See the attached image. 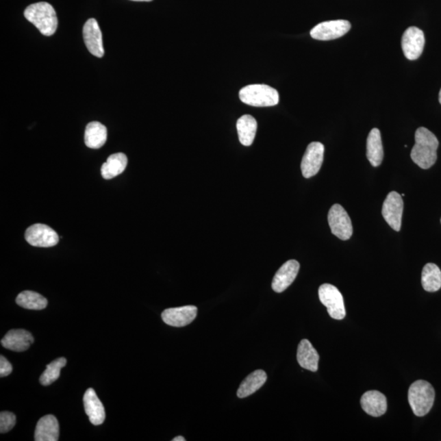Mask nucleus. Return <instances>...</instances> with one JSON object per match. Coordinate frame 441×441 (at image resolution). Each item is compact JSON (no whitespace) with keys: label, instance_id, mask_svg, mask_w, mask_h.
Wrapping results in <instances>:
<instances>
[{"label":"nucleus","instance_id":"nucleus-1","mask_svg":"<svg viewBox=\"0 0 441 441\" xmlns=\"http://www.w3.org/2000/svg\"><path fill=\"white\" fill-rule=\"evenodd\" d=\"M439 141L434 134L424 127L415 133V145L411 151V159L423 169L433 166L438 160Z\"/></svg>","mask_w":441,"mask_h":441},{"label":"nucleus","instance_id":"nucleus-2","mask_svg":"<svg viewBox=\"0 0 441 441\" xmlns=\"http://www.w3.org/2000/svg\"><path fill=\"white\" fill-rule=\"evenodd\" d=\"M25 18L39 29L42 35L52 36L58 29L56 11L50 3L39 2L25 8Z\"/></svg>","mask_w":441,"mask_h":441},{"label":"nucleus","instance_id":"nucleus-3","mask_svg":"<svg viewBox=\"0 0 441 441\" xmlns=\"http://www.w3.org/2000/svg\"><path fill=\"white\" fill-rule=\"evenodd\" d=\"M408 400L411 409L416 416H425L433 406L435 390L428 381L418 380L410 386Z\"/></svg>","mask_w":441,"mask_h":441},{"label":"nucleus","instance_id":"nucleus-4","mask_svg":"<svg viewBox=\"0 0 441 441\" xmlns=\"http://www.w3.org/2000/svg\"><path fill=\"white\" fill-rule=\"evenodd\" d=\"M243 103L255 108L274 107L279 103L277 90L266 84H251L244 87L239 92Z\"/></svg>","mask_w":441,"mask_h":441},{"label":"nucleus","instance_id":"nucleus-5","mask_svg":"<svg viewBox=\"0 0 441 441\" xmlns=\"http://www.w3.org/2000/svg\"><path fill=\"white\" fill-rule=\"evenodd\" d=\"M319 298L322 304L327 307L329 315L334 320H341L346 316L344 299L338 288L324 284L319 288Z\"/></svg>","mask_w":441,"mask_h":441},{"label":"nucleus","instance_id":"nucleus-6","mask_svg":"<svg viewBox=\"0 0 441 441\" xmlns=\"http://www.w3.org/2000/svg\"><path fill=\"white\" fill-rule=\"evenodd\" d=\"M328 222L331 231L342 240H349L353 234V223L344 207L335 203L330 207Z\"/></svg>","mask_w":441,"mask_h":441},{"label":"nucleus","instance_id":"nucleus-7","mask_svg":"<svg viewBox=\"0 0 441 441\" xmlns=\"http://www.w3.org/2000/svg\"><path fill=\"white\" fill-rule=\"evenodd\" d=\"M27 243L35 247H53L59 242L58 233L45 224L37 223L28 227L25 233Z\"/></svg>","mask_w":441,"mask_h":441},{"label":"nucleus","instance_id":"nucleus-8","mask_svg":"<svg viewBox=\"0 0 441 441\" xmlns=\"http://www.w3.org/2000/svg\"><path fill=\"white\" fill-rule=\"evenodd\" d=\"M349 21L335 20L321 23L312 29L311 36L317 40H333L346 35L351 29Z\"/></svg>","mask_w":441,"mask_h":441},{"label":"nucleus","instance_id":"nucleus-9","mask_svg":"<svg viewBox=\"0 0 441 441\" xmlns=\"http://www.w3.org/2000/svg\"><path fill=\"white\" fill-rule=\"evenodd\" d=\"M424 46H425V36L422 29L411 27L403 34L402 50L405 58L409 60H417L423 52Z\"/></svg>","mask_w":441,"mask_h":441},{"label":"nucleus","instance_id":"nucleus-10","mask_svg":"<svg viewBox=\"0 0 441 441\" xmlns=\"http://www.w3.org/2000/svg\"><path fill=\"white\" fill-rule=\"evenodd\" d=\"M403 210L404 202L401 194L396 192H390L384 201L381 214L394 231H401Z\"/></svg>","mask_w":441,"mask_h":441},{"label":"nucleus","instance_id":"nucleus-11","mask_svg":"<svg viewBox=\"0 0 441 441\" xmlns=\"http://www.w3.org/2000/svg\"><path fill=\"white\" fill-rule=\"evenodd\" d=\"M325 146L318 142L310 143L303 155L301 169L304 177L310 178L317 175L324 161Z\"/></svg>","mask_w":441,"mask_h":441},{"label":"nucleus","instance_id":"nucleus-12","mask_svg":"<svg viewBox=\"0 0 441 441\" xmlns=\"http://www.w3.org/2000/svg\"><path fill=\"white\" fill-rule=\"evenodd\" d=\"M196 306H184L164 310L161 315L165 324L173 327H184L192 323L197 316Z\"/></svg>","mask_w":441,"mask_h":441},{"label":"nucleus","instance_id":"nucleus-13","mask_svg":"<svg viewBox=\"0 0 441 441\" xmlns=\"http://www.w3.org/2000/svg\"><path fill=\"white\" fill-rule=\"evenodd\" d=\"M83 36L84 43L89 52L97 58H103L104 56L103 34L96 19H89L84 24Z\"/></svg>","mask_w":441,"mask_h":441},{"label":"nucleus","instance_id":"nucleus-14","mask_svg":"<svg viewBox=\"0 0 441 441\" xmlns=\"http://www.w3.org/2000/svg\"><path fill=\"white\" fill-rule=\"evenodd\" d=\"M300 264L298 261L290 260L279 268L275 275L271 287L275 292H282L295 281L299 274Z\"/></svg>","mask_w":441,"mask_h":441},{"label":"nucleus","instance_id":"nucleus-15","mask_svg":"<svg viewBox=\"0 0 441 441\" xmlns=\"http://www.w3.org/2000/svg\"><path fill=\"white\" fill-rule=\"evenodd\" d=\"M32 334L25 329H12L8 331L5 336L1 340V344L4 349L18 351H27L34 342Z\"/></svg>","mask_w":441,"mask_h":441},{"label":"nucleus","instance_id":"nucleus-16","mask_svg":"<svg viewBox=\"0 0 441 441\" xmlns=\"http://www.w3.org/2000/svg\"><path fill=\"white\" fill-rule=\"evenodd\" d=\"M84 405L86 414L93 425L99 426L103 423L105 418L104 406L92 388H88L84 394Z\"/></svg>","mask_w":441,"mask_h":441},{"label":"nucleus","instance_id":"nucleus-17","mask_svg":"<svg viewBox=\"0 0 441 441\" xmlns=\"http://www.w3.org/2000/svg\"><path fill=\"white\" fill-rule=\"evenodd\" d=\"M360 404L364 412L373 417H380L387 412V398L377 391H368L364 394Z\"/></svg>","mask_w":441,"mask_h":441},{"label":"nucleus","instance_id":"nucleus-18","mask_svg":"<svg viewBox=\"0 0 441 441\" xmlns=\"http://www.w3.org/2000/svg\"><path fill=\"white\" fill-rule=\"evenodd\" d=\"M297 360L300 366L307 370L316 372L319 368L320 355L307 339L300 342Z\"/></svg>","mask_w":441,"mask_h":441},{"label":"nucleus","instance_id":"nucleus-19","mask_svg":"<svg viewBox=\"0 0 441 441\" xmlns=\"http://www.w3.org/2000/svg\"><path fill=\"white\" fill-rule=\"evenodd\" d=\"M59 438V424L53 415H46L38 422L36 432V441H58Z\"/></svg>","mask_w":441,"mask_h":441},{"label":"nucleus","instance_id":"nucleus-20","mask_svg":"<svg viewBox=\"0 0 441 441\" xmlns=\"http://www.w3.org/2000/svg\"><path fill=\"white\" fill-rule=\"evenodd\" d=\"M108 140L107 127L99 122L93 121L86 126L84 142L91 149H99Z\"/></svg>","mask_w":441,"mask_h":441},{"label":"nucleus","instance_id":"nucleus-21","mask_svg":"<svg viewBox=\"0 0 441 441\" xmlns=\"http://www.w3.org/2000/svg\"><path fill=\"white\" fill-rule=\"evenodd\" d=\"M366 155L374 167H379L383 162L384 151L379 129H373L368 134Z\"/></svg>","mask_w":441,"mask_h":441},{"label":"nucleus","instance_id":"nucleus-22","mask_svg":"<svg viewBox=\"0 0 441 441\" xmlns=\"http://www.w3.org/2000/svg\"><path fill=\"white\" fill-rule=\"evenodd\" d=\"M236 129L240 143L245 147L251 146L255 138L257 129L255 118L250 114H244L237 121Z\"/></svg>","mask_w":441,"mask_h":441},{"label":"nucleus","instance_id":"nucleus-23","mask_svg":"<svg viewBox=\"0 0 441 441\" xmlns=\"http://www.w3.org/2000/svg\"><path fill=\"white\" fill-rule=\"evenodd\" d=\"M266 380L265 371L258 370L253 372L241 383L237 396L242 399L253 395L266 383Z\"/></svg>","mask_w":441,"mask_h":441},{"label":"nucleus","instance_id":"nucleus-24","mask_svg":"<svg viewBox=\"0 0 441 441\" xmlns=\"http://www.w3.org/2000/svg\"><path fill=\"white\" fill-rule=\"evenodd\" d=\"M128 165V158L124 153H116L110 155L107 162L101 168V176L104 179L110 180L121 175Z\"/></svg>","mask_w":441,"mask_h":441},{"label":"nucleus","instance_id":"nucleus-25","mask_svg":"<svg viewBox=\"0 0 441 441\" xmlns=\"http://www.w3.org/2000/svg\"><path fill=\"white\" fill-rule=\"evenodd\" d=\"M422 285L427 292H436L441 288V270L434 264H427L423 267Z\"/></svg>","mask_w":441,"mask_h":441},{"label":"nucleus","instance_id":"nucleus-26","mask_svg":"<svg viewBox=\"0 0 441 441\" xmlns=\"http://www.w3.org/2000/svg\"><path fill=\"white\" fill-rule=\"evenodd\" d=\"M16 303L25 309L43 310L48 305V300L38 292L23 291L16 297Z\"/></svg>","mask_w":441,"mask_h":441},{"label":"nucleus","instance_id":"nucleus-27","mask_svg":"<svg viewBox=\"0 0 441 441\" xmlns=\"http://www.w3.org/2000/svg\"><path fill=\"white\" fill-rule=\"evenodd\" d=\"M66 364V358H58L48 364L46 370L40 376V383L43 386H49L57 381L60 377L62 368H64Z\"/></svg>","mask_w":441,"mask_h":441},{"label":"nucleus","instance_id":"nucleus-28","mask_svg":"<svg viewBox=\"0 0 441 441\" xmlns=\"http://www.w3.org/2000/svg\"><path fill=\"white\" fill-rule=\"evenodd\" d=\"M16 422V415L11 412H1L0 414V432L6 433L14 428Z\"/></svg>","mask_w":441,"mask_h":441},{"label":"nucleus","instance_id":"nucleus-29","mask_svg":"<svg viewBox=\"0 0 441 441\" xmlns=\"http://www.w3.org/2000/svg\"><path fill=\"white\" fill-rule=\"evenodd\" d=\"M12 371V364L3 355L0 356V377H7Z\"/></svg>","mask_w":441,"mask_h":441},{"label":"nucleus","instance_id":"nucleus-30","mask_svg":"<svg viewBox=\"0 0 441 441\" xmlns=\"http://www.w3.org/2000/svg\"><path fill=\"white\" fill-rule=\"evenodd\" d=\"M186 439L182 438V436H177V438H173V441H185Z\"/></svg>","mask_w":441,"mask_h":441},{"label":"nucleus","instance_id":"nucleus-31","mask_svg":"<svg viewBox=\"0 0 441 441\" xmlns=\"http://www.w3.org/2000/svg\"><path fill=\"white\" fill-rule=\"evenodd\" d=\"M132 1H138V2H151L152 0H132Z\"/></svg>","mask_w":441,"mask_h":441},{"label":"nucleus","instance_id":"nucleus-32","mask_svg":"<svg viewBox=\"0 0 441 441\" xmlns=\"http://www.w3.org/2000/svg\"><path fill=\"white\" fill-rule=\"evenodd\" d=\"M439 101H440V103L441 104V89L439 93Z\"/></svg>","mask_w":441,"mask_h":441},{"label":"nucleus","instance_id":"nucleus-33","mask_svg":"<svg viewBox=\"0 0 441 441\" xmlns=\"http://www.w3.org/2000/svg\"><path fill=\"white\" fill-rule=\"evenodd\" d=\"M440 222H441V220H440Z\"/></svg>","mask_w":441,"mask_h":441}]
</instances>
